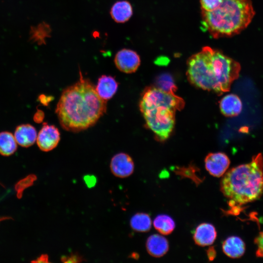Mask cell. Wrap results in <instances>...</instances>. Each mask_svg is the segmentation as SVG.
Returning <instances> with one entry per match:
<instances>
[{
  "mask_svg": "<svg viewBox=\"0 0 263 263\" xmlns=\"http://www.w3.org/2000/svg\"><path fill=\"white\" fill-rule=\"evenodd\" d=\"M79 75L77 82L63 90L56 109L62 128L74 132L94 125L107 110L106 101L93 84L80 70Z\"/></svg>",
  "mask_w": 263,
  "mask_h": 263,
  "instance_id": "cell-1",
  "label": "cell"
},
{
  "mask_svg": "<svg viewBox=\"0 0 263 263\" xmlns=\"http://www.w3.org/2000/svg\"><path fill=\"white\" fill-rule=\"evenodd\" d=\"M240 70L238 62L209 46L204 47L187 60V75L190 82L218 94L229 90Z\"/></svg>",
  "mask_w": 263,
  "mask_h": 263,
  "instance_id": "cell-2",
  "label": "cell"
},
{
  "mask_svg": "<svg viewBox=\"0 0 263 263\" xmlns=\"http://www.w3.org/2000/svg\"><path fill=\"white\" fill-rule=\"evenodd\" d=\"M220 190L229 205L238 208L260 198L263 193V157L259 153L247 164L231 169L223 176Z\"/></svg>",
  "mask_w": 263,
  "mask_h": 263,
  "instance_id": "cell-3",
  "label": "cell"
},
{
  "mask_svg": "<svg viewBox=\"0 0 263 263\" xmlns=\"http://www.w3.org/2000/svg\"><path fill=\"white\" fill-rule=\"evenodd\" d=\"M184 106L182 98L175 94L167 93L156 87H148L142 93L139 108L147 127L160 141L171 134L175 124L177 110Z\"/></svg>",
  "mask_w": 263,
  "mask_h": 263,
  "instance_id": "cell-4",
  "label": "cell"
},
{
  "mask_svg": "<svg viewBox=\"0 0 263 263\" xmlns=\"http://www.w3.org/2000/svg\"><path fill=\"white\" fill-rule=\"evenodd\" d=\"M255 12L251 0H223L215 10H201L202 22L214 38L231 37L244 29Z\"/></svg>",
  "mask_w": 263,
  "mask_h": 263,
  "instance_id": "cell-5",
  "label": "cell"
},
{
  "mask_svg": "<svg viewBox=\"0 0 263 263\" xmlns=\"http://www.w3.org/2000/svg\"><path fill=\"white\" fill-rule=\"evenodd\" d=\"M60 133L54 125L44 122L37 137V143L39 149L43 151H49L58 145Z\"/></svg>",
  "mask_w": 263,
  "mask_h": 263,
  "instance_id": "cell-6",
  "label": "cell"
},
{
  "mask_svg": "<svg viewBox=\"0 0 263 263\" xmlns=\"http://www.w3.org/2000/svg\"><path fill=\"white\" fill-rule=\"evenodd\" d=\"M114 62L119 71L131 74L135 72L138 68L140 65V58L135 51L123 49L116 54Z\"/></svg>",
  "mask_w": 263,
  "mask_h": 263,
  "instance_id": "cell-7",
  "label": "cell"
},
{
  "mask_svg": "<svg viewBox=\"0 0 263 263\" xmlns=\"http://www.w3.org/2000/svg\"><path fill=\"white\" fill-rule=\"evenodd\" d=\"M230 164L228 156L223 152L209 153L205 159V168L213 176L220 177L226 172Z\"/></svg>",
  "mask_w": 263,
  "mask_h": 263,
  "instance_id": "cell-8",
  "label": "cell"
},
{
  "mask_svg": "<svg viewBox=\"0 0 263 263\" xmlns=\"http://www.w3.org/2000/svg\"><path fill=\"white\" fill-rule=\"evenodd\" d=\"M112 173L119 178H126L133 172L134 165L132 157L128 154L120 152L112 158L110 165Z\"/></svg>",
  "mask_w": 263,
  "mask_h": 263,
  "instance_id": "cell-9",
  "label": "cell"
},
{
  "mask_svg": "<svg viewBox=\"0 0 263 263\" xmlns=\"http://www.w3.org/2000/svg\"><path fill=\"white\" fill-rule=\"evenodd\" d=\"M217 237V231L211 224L203 223L196 228L193 240L196 244L206 246L212 244Z\"/></svg>",
  "mask_w": 263,
  "mask_h": 263,
  "instance_id": "cell-10",
  "label": "cell"
},
{
  "mask_svg": "<svg viewBox=\"0 0 263 263\" xmlns=\"http://www.w3.org/2000/svg\"><path fill=\"white\" fill-rule=\"evenodd\" d=\"M37 132L36 128L30 124H23L16 128L14 135L18 145L27 148L36 141Z\"/></svg>",
  "mask_w": 263,
  "mask_h": 263,
  "instance_id": "cell-11",
  "label": "cell"
},
{
  "mask_svg": "<svg viewBox=\"0 0 263 263\" xmlns=\"http://www.w3.org/2000/svg\"><path fill=\"white\" fill-rule=\"evenodd\" d=\"M118 87V83L114 77L111 75H102L98 79L95 90L98 95L107 101L114 95Z\"/></svg>",
  "mask_w": 263,
  "mask_h": 263,
  "instance_id": "cell-12",
  "label": "cell"
},
{
  "mask_svg": "<svg viewBox=\"0 0 263 263\" xmlns=\"http://www.w3.org/2000/svg\"><path fill=\"white\" fill-rule=\"evenodd\" d=\"M146 246L148 253L156 258L161 257L165 255L169 248L167 239L159 234L150 236L146 241Z\"/></svg>",
  "mask_w": 263,
  "mask_h": 263,
  "instance_id": "cell-13",
  "label": "cell"
},
{
  "mask_svg": "<svg viewBox=\"0 0 263 263\" xmlns=\"http://www.w3.org/2000/svg\"><path fill=\"white\" fill-rule=\"evenodd\" d=\"M222 249L227 256L232 259H237L244 254L245 245L241 238L233 236L229 237L223 242Z\"/></svg>",
  "mask_w": 263,
  "mask_h": 263,
  "instance_id": "cell-14",
  "label": "cell"
},
{
  "mask_svg": "<svg viewBox=\"0 0 263 263\" xmlns=\"http://www.w3.org/2000/svg\"><path fill=\"white\" fill-rule=\"evenodd\" d=\"M219 105L222 113L226 116L237 115L242 109L241 99L237 95L232 94L224 96Z\"/></svg>",
  "mask_w": 263,
  "mask_h": 263,
  "instance_id": "cell-15",
  "label": "cell"
},
{
  "mask_svg": "<svg viewBox=\"0 0 263 263\" xmlns=\"http://www.w3.org/2000/svg\"><path fill=\"white\" fill-rule=\"evenodd\" d=\"M110 14L115 22L124 23L127 21L132 15V5L127 0L116 1L112 6Z\"/></svg>",
  "mask_w": 263,
  "mask_h": 263,
  "instance_id": "cell-16",
  "label": "cell"
},
{
  "mask_svg": "<svg viewBox=\"0 0 263 263\" xmlns=\"http://www.w3.org/2000/svg\"><path fill=\"white\" fill-rule=\"evenodd\" d=\"M17 143L14 134L9 132H0V154L3 156H10L17 150Z\"/></svg>",
  "mask_w": 263,
  "mask_h": 263,
  "instance_id": "cell-17",
  "label": "cell"
},
{
  "mask_svg": "<svg viewBox=\"0 0 263 263\" xmlns=\"http://www.w3.org/2000/svg\"><path fill=\"white\" fill-rule=\"evenodd\" d=\"M51 33L50 26L47 23L42 22L31 27L30 38L32 41L41 45L45 44L46 39L50 37Z\"/></svg>",
  "mask_w": 263,
  "mask_h": 263,
  "instance_id": "cell-18",
  "label": "cell"
},
{
  "mask_svg": "<svg viewBox=\"0 0 263 263\" xmlns=\"http://www.w3.org/2000/svg\"><path fill=\"white\" fill-rule=\"evenodd\" d=\"M130 224L133 230L137 232H146L150 229L152 223L149 215L137 213L131 218Z\"/></svg>",
  "mask_w": 263,
  "mask_h": 263,
  "instance_id": "cell-19",
  "label": "cell"
},
{
  "mask_svg": "<svg viewBox=\"0 0 263 263\" xmlns=\"http://www.w3.org/2000/svg\"><path fill=\"white\" fill-rule=\"evenodd\" d=\"M153 224L155 229L164 235L171 233L175 227L173 220L170 216L165 214L157 216L154 219Z\"/></svg>",
  "mask_w": 263,
  "mask_h": 263,
  "instance_id": "cell-20",
  "label": "cell"
},
{
  "mask_svg": "<svg viewBox=\"0 0 263 263\" xmlns=\"http://www.w3.org/2000/svg\"><path fill=\"white\" fill-rule=\"evenodd\" d=\"M156 87L167 93L174 94L176 87L172 76L168 74H163L156 80Z\"/></svg>",
  "mask_w": 263,
  "mask_h": 263,
  "instance_id": "cell-21",
  "label": "cell"
},
{
  "mask_svg": "<svg viewBox=\"0 0 263 263\" xmlns=\"http://www.w3.org/2000/svg\"><path fill=\"white\" fill-rule=\"evenodd\" d=\"M223 0H200L201 10L211 11L216 9Z\"/></svg>",
  "mask_w": 263,
  "mask_h": 263,
  "instance_id": "cell-22",
  "label": "cell"
},
{
  "mask_svg": "<svg viewBox=\"0 0 263 263\" xmlns=\"http://www.w3.org/2000/svg\"><path fill=\"white\" fill-rule=\"evenodd\" d=\"M254 243L257 246V256L263 257V231L261 232L255 239Z\"/></svg>",
  "mask_w": 263,
  "mask_h": 263,
  "instance_id": "cell-23",
  "label": "cell"
},
{
  "mask_svg": "<svg viewBox=\"0 0 263 263\" xmlns=\"http://www.w3.org/2000/svg\"><path fill=\"white\" fill-rule=\"evenodd\" d=\"M83 259L78 253H71L68 256H62L61 258V261L63 263H80Z\"/></svg>",
  "mask_w": 263,
  "mask_h": 263,
  "instance_id": "cell-24",
  "label": "cell"
},
{
  "mask_svg": "<svg viewBox=\"0 0 263 263\" xmlns=\"http://www.w3.org/2000/svg\"><path fill=\"white\" fill-rule=\"evenodd\" d=\"M83 180L87 186L89 188H91L94 187L97 182L96 178L93 175H85L83 177Z\"/></svg>",
  "mask_w": 263,
  "mask_h": 263,
  "instance_id": "cell-25",
  "label": "cell"
},
{
  "mask_svg": "<svg viewBox=\"0 0 263 263\" xmlns=\"http://www.w3.org/2000/svg\"><path fill=\"white\" fill-rule=\"evenodd\" d=\"M53 97L50 95H46L43 94L38 96V99L40 103L44 106H48L50 102L53 100Z\"/></svg>",
  "mask_w": 263,
  "mask_h": 263,
  "instance_id": "cell-26",
  "label": "cell"
},
{
  "mask_svg": "<svg viewBox=\"0 0 263 263\" xmlns=\"http://www.w3.org/2000/svg\"><path fill=\"white\" fill-rule=\"evenodd\" d=\"M44 118V112L39 109L37 110V111L35 113L34 116V121L37 123H41Z\"/></svg>",
  "mask_w": 263,
  "mask_h": 263,
  "instance_id": "cell-27",
  "label": "cell"
},
{
  "mask_svg": "<svg viewBox=\"0 0 263 263\" xmlns=\"http://www.w3.org/2000/svg\"><path fill=\"white\" fill-rule=\"evenodd\" d=\"M207 254L209 261H212L216 256V251L213 246L209 247L207 250Z\"/></svg>",
  "mask_w": 263,
  "mask_h": 263,
  "instance_id": "cell-28",
  "label": "cell"
},
{
  "mask_svg": "<svg viewBox=\"0 0 263 263\" xmlns=\"http://www.w3.org/2000/svg\"><path fill=\"white\" fill-rule=\"evenodd\" d=\"M37 262H48V256L47 255H42L38 259Z\"/></svg>",
  "mask_w": 263,
  "mask_h": 263,
  "instance_id": "cell-29",
  "label": "cell"
},
{
  "mask_svg": "<svg viewBox=\"0 0 263 263\" xmlns=\"http://www.w3.org/2000/svg\"><path fill=\"white\" fill-rule=\"evenodd\" d=\"M132 258L135 259H137L139 257V255L136 253H133L131 255Z\"/></svg>",
  "mask_w": 263,
  "mask_h": 263,
  "instance_id": "cell-30",
  "label": "cell"
}]
</instances>
